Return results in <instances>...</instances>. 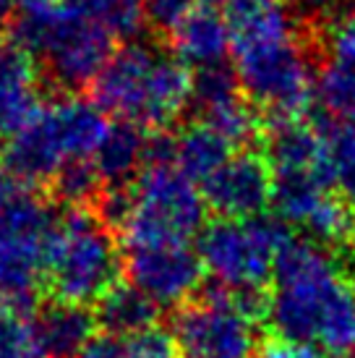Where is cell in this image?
Returning a JSON list of instances; mask_svg holds the SVG:
<instances>
[{"mask_svg":"<svg viewBox=\"0 0 355 358\" xmlns=\"http://www.w3.org/2000/svg\"><path fill=\"white\" fill-rule=\"evenodd\" d=\"M256 358H324V353L316 345H300V343H287L277 338L261 345Z\"/></svg>","mask_w":355,"mask_h":358,"instance_id":"obj_30","label":"cell"},{"mask_svg":"<svg viewBox=\"0 0 355 358\" xmlns=\"http://www.w3.org/2000/svg\"><path fill=\"white\" fill-rule=\"evenodd\" d=\"M40 110V71L34 55L16 40H0V139L16 136Z\"/></svg>","mask_w":355,"mask_h":358,"instance_id":"obj_14","label":"cell"},{"mask_svg":"<svg viewBox=\"0 0 355 358\" xmlns=\"http://www.w3.org/2000/svg\"><path fill=\"white\" fill-rule=\"evenodd\" d=\"M233 155V144L225 141L215 129L207 123H194L178 134L173 139V162L180 168L191 180L204 183V180L217 173Z\"/></svg>","mask_w":355,"mask_h":358,"instance_id":"obj_20","label":"cell"},{"mask_svg":"<svg viewBox=\"0 0 355 358\" xmlns=\"http://www.w3.org/2000/svg\"><path fill=\"white\" fill-rule=\"evenodd\" d=\"M233 55L240 92L275 120H298L316 92V71L293 13L277 0L233 3Z\"/></svg>","mask_w":355,"mask_h":358,"instance_id":"obj_1","label":"cell"},{"mask_svg":"<svg viewBox=\"0 0 355 358\" xmlns=\"http://www.w3.org/2000/svg\"><path fill=\"white\" fill-rule=\"evenodd\" d=\"M347 288L332 251L306 236H290L277 254L269 327L280 340L319 345L326 317Z\"/></svg>","mask_w":355,"mask_h":358,"instance_id":"obj_3","label":"cell"},{"mask_svg":"<svg viewBox=\"0 0 355 358\" xmlns=\"http://www.w3.org/2000/svg\"><path fill=\"white\" fill-rule=\"evenodd\" d=\"M173 338L180 358H256L259 329L236 303L233 293L212 285L173 317Z\"/></svg>","mask_w":355,"mask_h":358,"instance_id":"obj_10","label":"cell"},{"mask_svg":"<svg viewBox=\"0 0 355 358\" xmlns=\"http://www.w3.org/2000/svg\"><path fill=\"white\" fill-rule=\"evenodd\" d=\"M201 3H215V0H201Z\"/></svg>","mask_w":355,"mask_h":358,"instance_id":"obj_37","label":"cell"},{"mask_svg":"<svg viewBox=\"0 0 355 358\" xmlns=\"http://www.w3.org/2000/svg\"><path fill=\"white\" fill-rule=\"evenodd\" d=\"M240 97V84H238L236 71L225 69V66H212V69H201L194 76V102L198 105L201 113L219 108L230 100Z\"/></svg>","mask_w":355,"mask_h":358,"instance_id":"obj_25","label":"cell"},{"mask_svg":"<svg viewBox=\"0 0 355 358\" xmlns=\"http://www.w3.org/2000/svg\"><path fill=\"white\" fill-rule=\"evenodd\" d=\"M52 186H55V194L63 201H68L71 207H84L87 201L99 196L102 180H99L92 159H81V162H71L60 170L52 178Z\"/></svg>","mask_w":355,"mask_h":358,"instance_id":"obj_26","label":"cell"},{"mask_svg":"<svg viewBox=\"0 0 355 358\" xmlns=\"http://www.w3.org/2000/svg\"><path fill=\"white\" fill-rule=\"evenodd\" d=\"M350 285H353V293H355V275H353V282H350Z\"/></svg>","mask_w":355,"mask_h":358,"instance_id":"obj_35","label":"cell"},{"mask_svg":"<svg viewBox=\"0 0 355 358\" xmlns=\"http://www.w3.org/2000/svg\"><path fill=\"white\" fill-rule=\"evenodd\" d=\"M99 108L136 126H165L194 102V76L178 58L144 42H126L94 79Z\"/></svg>","mask_w":355,"mask_h":358,"instance_id":"obj_2","label":"cell"},{"mask_svg":"<svg viewBox=\"0 0 355 358\" xmlns=\"http://www.w3.org/2000/svg\"><path fill=\"white\" fill-rule=\"evenodd\" d=\"M350 243H353V251H355V225H353V233H350Z\"/></svg>","mask_w":355,"mask_h":358,"instance_id":"obj_34","label":"cell"},{"mask_svg":"<svg viewBox=\"0 0 355 358\" xmlns=\"http://www.w3.org/2000/svg\"><path fill=\"white\" fill-rule=\"evenodd\" d=\"M13 34L31 55H42L63 87L94 84L113 58V37L76 0H19Z\"/></svg>","mask_w":355,"mask_h":358,"instance_id":"obj_4","label":"cell"},{"mask_svg":"<svg viewBox=\"0 0 355 358\" xmlns=\"http://www.w3.org/2000/svg\"><path fill=\"white\" fill-rule=\"evenodd\" d=\"M16 6H19V0H0V29L16 16Z\"/></svg>","mask_w":355,"mask_h":358,"instance_id":"obj_32","label":"cell"},{"mask_svg":"<svg viewBox=\"0 0 355 358\" xmlns=\"http://www.w3.org/2000/svg\"><path fill=\"white\" fill-rule=\"evenodd\" d=\"M123 272L157 306H178L201 288L207 269L188 243H162L131 246L123 257Z\"/></svg>","mask_w":355,"mask_h":358,"instance_id":"obj_11","label":"cell"},{"mask_svg":"<svg viewBox=\"0 0 355 358\" xmlns=\"http://www.w3.org/2000/svg\"><path fill=\"white\" fill-rule=\"evenodd\" d=\"M233 3H264V0H233Z\"/></svg>","mask_w":355,"mask_h":358,"instance_id":"obj_33","label":"cell"},{"mask_svg":"<svg viewBox=\"0 0 355 358\" xmlns=\"http://www.w3.org/2000/svg\"><path fill=\"white\" fill-rule=\"evenodd\" d=\"M58 215L31 186L0 170V301L29 311L37 301Z\"/></svg>","mask_w":355,"mask_h":358,"instance_id":"obj_6","label":"cell"},{"mask_svg":"<svg viewBox=\"0 0 355 358\" xmlns=\"http://www.w3.org/2000/svg\"><path fill=\"white\" fill-rule=\"evenodd\" d=\"M126 358H180V350L175 345L173 332L152 327L129 340V353H126Z\"/></svg>","mask_w":355,"mask_h":358,"instance_id":"obj_27","label":"cell"},{"mask_svg":"<svg viewBox=\"0 0 355 358\" xmlns=\"http://www.w3.org/2000/svg\"><path fill=\"white\" fill-rule=\"evenodd\" d=\"M266 162L272 173H324V134L300 120L275 123L269 136ZM329 178V176H326Z\"/></svg>","mask_w":355,"mask_h":358,"instance_id":"obj_18","label":"cell"},{"mask_svg":"<svg viewBox=\"0 0 355 358\" xmlns=\"http://www.w3.org/2000/svg\"><path fill=\"white\" fill-rule=\"evenodd\" d=\"M173 52L183 66L196 71L222 66L233 50V24L212 6H198L173 27Z\"/></svg>","mask_w":355,"mask_h":358,"instance_id":"obj_15","label":"cell"},{"mask_svg":"<svg viewBox=\"0 0 355 358\" xmlns=\"http://www.w3.org/2000/svg\"><path fill=\"white\" fill-rule=\"evenodd\" d=\"M0 358H45L34 338L31 319L6 301H0Z\"/></svg>","mask_w":355,"mask_h":358,"instance_id":"obj_23","label":"cell"},{"mask_svg":"<svg viewBox=\"0 0 355 358\" xmlns=\"http://www.w3.org/2000/svg\"><path fill=\"white\" fill-rule=\"evenodd\" d=\"M129 343L110 332H97L76 358H126Z\"/></svg>","mask_w":355,"mask_h":358,"instance_id":"obj_29","label":"cell"},{"mask_svg":"<svg viewBox=\"0 0 355 358\" xmlns=\"http://www.w3.org/2000/svg\"><path fill=\"white\" fill-rule=\"evenodd\" d=\"M113 40L133 42L149 21L144 0H76Z\"/></svg>","mask_w":355,"mask_h":358,"instance_id":"obj_21","label":"cell"},{"mask_svg":"<svg viewBox=\"0 0 355 358\" xmlns=\"http://www.w3.org/2000/svg\"><path fill=\"white\" fill-rule=\"evenodd\" d=\"M108 129V113L97 102L81 97L55 100L6 141L0 170L27 186L52 180L71 162L94 157Z\"/></svg>","mask_w":355,"mask_h":358,"instance_id":"obj_5","label":"cell"},{"mask_svg":"<svg viewBox=\"0 0 355 358\" xmlns=\"http://www.w3.org/2000/svg\"><path fill=\"white\" fill-rule=\"evenodd\" d=\"M353 225H355V204H353Z\"/></svg>","mask_w":355,"mask_h":358,"instance_id":"obj_36","label":"cell"},{"mask_svg":"<svg viewBox=\"0 0 355 358\" xmlns=\"http://www.w3.org/2000/svg\"><path fill=\"white\" fill-rule=\"evenodd\" d=\"M324 63L316 76V94L340 123H355V10H345L326 24Z\"/></svg>","mask_w":355,"mask_h":358,"instance_id":"obj_13","label":"cell"},{"mask_svg":"<svg viewBox=\"0 0 355 358\" xmlns=\"http://www.w3.org/2000/svg\"><path fill=\"white\" fill-rule=\"evenodd\" d=\"M275 173L266 157L254 152L230 155L225 165L201 183L204 201L225 220L259 217L272 204Z\"/></svg>","mask_w":355,"mask_h":358,"instance_id":"obj_12","label":"cell"},{"mask_svg":"<svg viewBox=\"0 0 355 358\" xmlns=\"http://www.w3.org/2000/svg\"><path fill=\"white\" fill-rule=\"evenodd\" d=\"M94 319L102 332L118 338H136L157 327L159 306L131 282H118L94 303Z\"/></svg>","mask_w":355,"mask_h":358,"instance_id":"obj_19","label":"cell"},{"mask_svg":"<svg viewBox=\"0 0 355 358\" xmlns=\"http://www.w3.org/2000/svg\"><path fill=\"white\" fill-rule=\"evenodd\" d=\"M123 254L113 230L97 212L71 207L58 220L48 251V285L58 301L97 303L120 282Z\"/></svg>","mask_w":355,"mask_h":358,"instance_id":"obj_7","label":"cell"},{"mask_svg":"<svg viewBox=\"0 0 355 358\" xmlns=\"http://www.w3.org/2000/svg\"><path fill=\"white\" fill-rule=\"evenodd\" d=\"M198 3H201V0H144L149 21H154L162 29H165V27L173 29L178 21L186 19L191 10L198 8Z\"/></svg>","mask_w":355,"mask_h":358,"instance_id":"obj_28","label":"cell"},{"mask_svg":"<svg viewBox=\"0 0 355 358\" xmlns=\"http://www.w3.org/2000/svg\"><path fill=\"white\" fill-rule=\"evenodd\" d=\"M321 134L332 189L355 199V123H332L324 126Z\"/></svg>","mask_w":355,"mask_h":358,"instance_id":"obj_22","label":"cell"},{"mask_svg":"<svg viewBox=\"0 0 355 358\" xmlns=\"http://www.w3.org/2000/svg\"><path fill=\"white\" fill-rule=\"evenodd\" d=\"M204 194L175 162H149L129 186V215L120 233L131 246L188 243L207 228Z\"/></svg>","mask_w":355,"mask_h":358,"instance_id":"obj_8","label":"cell"},{"mask_svg":"<svg viewBox=\"0 0 355 358\" xmlns=\"http://www.w3.org/2000/svg\"><path fill=\"white\" fill-rule=\"evenodd\" d=\"M152 136L136 123H110L108 134L97 147L92 165L97 170L102 186L108 189H126L138 178V173L149 165Z\"/></svg>","mask_w":355,"mask_h":358,"instance_id":"obj_17","label":"cell"},{"mask_svg":"<svg viewBox=\"0 0 355 358\" xmlns=\"http://www.w3.org/2000/svg\"><path fill=\"white\" fill-rule=\"evenodd\" d=\"M300 8H306L308 13H335V10L345 8L353 0H296Z\"/></svg>","mask_w":355,"mask_h":358,"instance_id":"obj_31","label":"cell"},{"mask_svg":"<svg viewBox=\"0 0 355 358\" xmlns=\"http://www.w3.org/2000/svg\"><path fill=\"white\" fill-rule=\"evenodd\" d=\"M34 338L45 358H76L97 332L94 311L81 303L50 301L31 319Z\"/></svg>","mask_w":355,"mask_h":358,"instance_id":"obj_16","label":"cell"},{"mask_svg":"<svg viewBox=\"0 0 355 358\" xmlns=\"http://www.w3.org/2000/svg\"><path fill=\"white\" fill-rule=\"evenodd\" d=\"M201 123H207L209 129L217 131L219 136L230 141L233 147L251 141L259 129L256 115H254V110L248 108V102L243 97L225 102V105L209 110V113H201Z\"/></svg>","mask_w":355,"mask_h":358,"instance_id":"obj_24","label":"cell"},{"mask_svg":"<svg viewBox=\"0 0 355 358\" xmlns=\"http://www.w3.org/2000/svg\"><path fill=\"white\" fill-rule=\"evenodd\" d=\"M290 230L277 217H248L209 222L198 236V257L217 285L227 290H264L275 278L277 254Z\"/></svg>","mask_w":355,"mask_h":358,"instance_id":"obj_9","label":"cell"}]
</instances>
